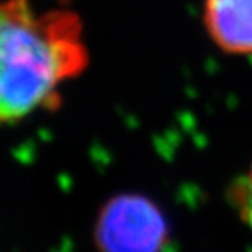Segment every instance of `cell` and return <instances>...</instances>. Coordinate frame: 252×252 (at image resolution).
<instances>
[{"label":"cell","instance_id":"obj_3","mask_svg":"<svg viewBox=\"0 0 252 252\" xmlns=\"http://www.w3.org/2000/svg\"><path fill=\"white\" fill-rule=\"evenodd\" d=\"M203 27L223 53L252 54V0H205Z\"/></svg>","mask_w":252,"mask_h":252},{"label":"cell","instance_id":"obj_4","mask_svg":"<svg viewBox=\"0 0 252 252\" xmlns=\"http://www.w3.org/2000/svg\"><path fill=\"white\" fill-rule=\"evenodd\" d=\"M248 189H249V195L252 198V167H251V172H249V177H248Z\"/></svg>","mask_w":252,"mask_h":252},{"label":"cell","instance_id":"obj_1","mask_svg":"<svg viewBox=\"0 0 252 252\" xmlns=\"http://www.w3.org/2000/svg\"><path fill=\"white\" fill-rule=\"evenodd\" d=\"M89 63L84 22L74 8L0 0V128L54 108L64 85Z\"/></svg>","mask_w":252,"mask_h":252},{"label":"cell","instance_id":"obj_2","mask_svg":"<svg viewBox=\"0 0 252 252\" xmlns=\"http://www.w3.org/2000/svg\"><path fill=\"white\" fill-rule=\"evenodd\" d=\"M170 229L159 205L139 193H118L100 208L94 224L98 252H162Z\"/></svg>","mask_w":252,"mask_h":252}]
</instances>
